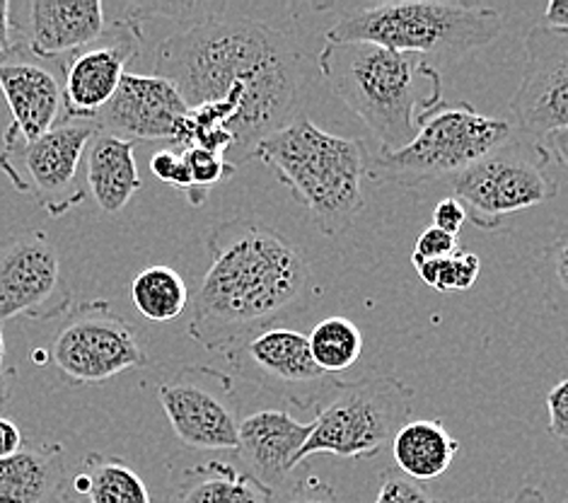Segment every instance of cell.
Instances as JSON below:
<instances>
[{"mask_svg": "<svg viewBox=\"0 0 568 503\" xmlns=\"http://www.w3.org/2000/svg\"><path fill=\"white\" fill-rule=\"evenodd\" d=\"M153 71L180 90L189 110L225 107L235 139L227 162L235 170L264 139L301 117L303 53L272 24L204 18L160 42Z\"/></svg>", "mask_w": 568, "mask_h": 503, "instance_id": "obj_1", "label": "cell"}, {"mask_svg": "<svg viewBox=\"0 0 568 503\" xmlns=\"http://www.w3.org/2000/svg\"><path fill=\"white\" fill-rule=\"evenodd\" d=\"M211 266L194 295L189 336L225 353L242 339L276 328L313 301V274L303 252L254 221H225L209 235Z\"/></svg>", "mask_w": 568, "mask_h": 503, "instance_id": "obj_2", "label": "cell"}, {"mask_svg": "<svg viewBox=\"0 0 568 503\" xmlns=\"http://www.w3.org/2000/svg\"><path fill=\"white\" fill-rule=\"evenodd\" d=\"M317 66L336 98L381 141V151L409 145L445 104L438 68L416 53L368 42H324Z\"/></svg>", "mask_w": 568, "mask_h": 503, "instance_id": "obj_3", "label": "cell"}, {"mask_svg": "<svg viewBox=\"0 0 568 503\" xmlns=\"http://www.w3.org/2000/svg\"><path fill=\"white\" fill-rule=\"evenodd\" d=\"M254 158L291 189L322 235H344L365 207L368 148L358 139L322 131L305 114L264 139Z\"/></svg>", "mask_w": 568, "mask_h": 503, "instance_id": "obj_4", "label": "cell"}, {"mask_svg": "<svg viewBox=\"0 0 568 503\" xmlns=\"http://www.w3.org/2000/svg\"><path fill=\"white\" fill-rule=\"evenodd\" d=\"M500 32L504 18L494 8L404 0L348 12L329 27L327 42H368L426 61H457L491 44Z\"/></svg>", "mask_w": 568, "mask_h": 503, "instance_id": "obj_5", "label": "cell"}, {"mask_svg": "<svg viewBox=\"0 0 568 503\" xmlns=\"http://www.w3.org/2000/svg\"><path fill=\"white\" fill-rule=\"evenodd\" d=\"M510 135L508 121L486 117L467 102H445L426 119L409 145L371 155L365 180L404 189H422L448 177L453 180L455 174L504 145Z\"/></svg>", "mask_w": 568, "mask_h": 503, "instance_id": "obj_6", "label": "cell"}, {"mask_svg": "<svg viewBox=\"0 0 568 503\" xmlns=\"http://www.w3.org/2000/svg\"><path fill=\"white\" fill-rule=\"evenodd\" d=\"M412 404L414 390L395 375H365L344 383L317 410L297 467L320 453L348 460L377 455L412 421Z\"/></svg>", "mask_w": 568, "mask_h": 503, "instance_id": "obj_7", "label": "cell"}, {"mask_svg": "<svg viewBox=\"0 0 568 503\" xmlns=\"http://www.w3.org/2000/svg\"><path fill=\"white\" fill-rule=\"evenodd\" d=\"M549 153L539 141L510 139L450 180L453 197L481 230H496L508 215L535 209L559 194L549 174Z\"/></svg>", "mask_w": 568, "mask_h": 503, "instance_id": "obj_8", "label": "cell"}, {"mask_svg": "<svg viewBox=\"0 0 568 503\" xmlns=\"http://www.w3.org/2000/svg\"><path fill=\"white\" fill-rule=\"evenodd\" d=\"M98 133V124L83 119H63L34 141L6 131L0 170L20 194L37 201L51 219H61L88 197L83 162Z\"/></svg>", "mask_w": 568, "mask_h": 503, "instance_id": "obj_9", "label": "cell"}, {"mask_svg": "<svg viewBox=\"0 0 568 503\" xmlns=\"http://www.w3.org/2000/svg\"><path fill=\"white\" fill-rule=\"evenodd\" d=\"M49 356L65 383L78 388L100 385L151 363L136 332L106 301H90L65 312Z\"/></svg>", "mask_w": 568, "mask_h": 503, "instance_id": "obj_10", "label": "cell"}, {"mask_svg": "<svg viewBox=\"0 0 568 503\" xmlns=\"http://www.w3.org/2000/svg\"><path fill=\"white\" fill-rule=\"evenodd\" d=\"M223 356L242 380L278 394L301 410H320L346 383L317 369L307 334L297 330L268 328L254 332L230 346Z\"/></svg>", "mask_w": 568, "mask_h": 503, "instance_id": "obj_11", "label": "cell"}, {"mask_svg": "<svg viewBox=\"0 0 568 503\" xmlns=\"http://www.w3.org/2000/svg\"><path fill=\"white\" fill-rule=\"evenodd\" d=\"M162 412L184 445L196 451H237L235 383L211 365H186L158 388Z\"/></svg>", "mask_w": 568, "mask_h": 503, "instance_id": "obj_12", "label": "cell"}, {"mask_svg": "<svg viewBox=\"0 0 568 503\" xmlns=\"http://www.w3.org/2000/svg\"><path fill=\"white\" fill-rule=\"evenodd\" d=\"M61 256L39 230L0 238V322H47L71 310Z\"/></svg>", "mask_w": 568, "mask_h": 503, "instance_id": "obj_13", "label": "cell"}, {"mask_svg": "<svg viewBox=\"0 0 568 503\" xmlns=\"http://www.w3.org/2000/svg\"><path fill=\"white\" fill-rule=\"evenodd\" d=\"M141 20L126 18L106 24V32L63 61V114L65 119L94 121L112 102L121 80L129 73L126 66L139 57Z\"/></svg>", "mask_w": 568, "mask_h": 503, "instance_id": "obj_14", "label": "cell"}, {"mask_svg": "<svg viewBox=\"0 0 568 503\" xmlns=\"http://www.w3.org/2000/svg\"><path fill=\"white\" fill-rule=\"evenodd\" d=\"M527 66L510 112L525 133L542 139L568 129V32L537 24L525 37Z\"/></svg>", "mask_w": 568, "mask_h": 503, "instance_id": "obj_15", "label": "cell"}, {"mask_svg": "<svg viewBox=\"0 0 568 503\" xmlns=\"http://www.w3.org/2000/svg\"><path fill=\"white\" fill-rule=\"evenodd\" d=\"M189 104L170 80L126 73L112 102L94 117L102 133L124 141H170L180 145Z\"/></svg>", "mask_w": 568, "mask_h": 503, "instance_id": "obj_16", "label": "cell"}, {"mask_svg": "<svg viewBox=\"0 0 568 503\" xmlns=\"http://www.w3.org/2000/svg\"><path fill=\"white\" fill-rule=\"evenodd\" d=\"M24 49L42 61L75 57L106 32V8L100 0H32L22 22L12 20Z\"/></svg>", "mask_w": 568, "mask_h": 503, "instance_id": "obj_17", "label": "cell"}, {"mask_svg": "<svg viewBox=\"0 0 568 503\" xmlns=\"http://www.w3.org/2000/svg\"><path fill=\"white\" fill-rule=\"evenodd\" d=\"M37 59V57H34ZM16 47L0 59V90L10 107V133L34 141L63 121V76Z\"/></svg>", "mask_w": 568, "mask_h": 503, "instance_id": "obj_18", "label": "cell"}, {"mask_svg": "<svg viewBox=\"0 0 568 503\" xmlns=\"http://www.w3.org/2000/svg\"><path fill=\"white\" fill-rule=\"evenodd\" d=\"M313 433V421H297L283 410H262L240 421L237 455L252 477L272 492L286 484Z\"/></svg>", "mask_w": 568, "mask_h": 503, "instance_id": "obj_19", "label": "cell"}, {"mask_svg": "<svg viewBox=\"0 0 568 503\" xmlns=\"http://www.w3.org/2000/svg\"><path fill=\"white\" fill-rule=\"evenodd\" d=\"M85 182L88 192L104 213L116 215L124 211L143 189L133 141L102 131L94 135L85 153Z\"/></svg>", "mask_w": 568, "mask_h": 503, "instance_id": "obj_20", "label": "cell"}, {"mask_svg": "<svg viewBox=\"0 0 568 503\" xmlns=\"http://www.w3.org/2000/svg\"><path fill=\"white\" fill-rule=\"evenodd\" d=\"M65 465L61 445L22 447L0 460V503L63 501Z\"/></svg>", "mask_w": 568, "mask_h": 503, "instance_id": "obj_21", "label": "cell"}, {"mask_svg": "<svg viewBox=\"0 0 568 503\" xmlns=\"http://www.w3.org/2000/svg\"><path fill=\"white\" fill-rule=\"evenodd\" d=\"M389 447L404 477L430 482L450 470L459 453V441L450 436L443 419H414L399 429Z\"/></svg>", "mask_w": 568, "mask_h": 503, "instance_id": "obj_22", "label": "cell"}, {"mask_svg": "<svg viewBox=\"0 0 568 503\" xmlns=\"http://www.w3.org/2000/svg\"><path fill=\"white\" fill-rule=\"evenodd\" d=\"M274 496L247 470L221 460L199 462L178 477V503H274Z\"/></svg>", "mask_w": 568, "mask_h": 503, "instance_id": "obj_23", "label": "cell"}, {"mask_svg": "<svg viewBox=\"0 0 568 503\" xmlns=\"http://www.w3.org/2000/svg\"><path fill=\"white\" fill-rule=\"evenodd\" d=\"M83 467V474L73 480V489L85 494L90 503H153L141 474L126 460L90 453Z\"/></svg>", "mask_w": 568, "mask_h": 503, "instance_id": "obj_24", "label": "cell"}, {"mask_svg": "<svg viewBox=\"0 0 568 503\" xmlns=\"http://www.w3.org/2000/svg\"><path fill=\"white\" fill-rule=\"evenodd\" d=\"M131 301L145 320L172 322L189 305L186 281L170 266H148L131 283Z\"/></svg>", "mask_w": 568, "mask_h": 503, "instance_id": "obj_25", "label": "cell"}, {"mask_svg": "<svg viewBox=\"0 0 568 503\" xmlns=\"http://www.w3.org/2000/svg\"><path fill=\"white\" fill-rule=\"evenodd\" d=\"M307 344L317 369L327 375H336L358 363L363 353V334L351 320L334 315L315 324V330L307 334Z\"/></svg>", "mask_w": 568, "mask_h": 503, "instance_id": "obj_26", "label": "cell"}, {"mask_svg": "<svg viewBox=\"0 0 568 503\" xmlns=\"http://www.w3.org/2000/svg\"><path fill=\"white\" fill-rule=\"evenodd\" d=\"M418 276L424 279L426 285L438 293H463L469 291L477 283L481 260L475 252H467L465 248L457 250L453 256H445L438 262H424L414 266Z\"/></svg>", "mask_w": 568, "mask_h": 503, "instance_id": "obj_27", "label": "cell"}, {"mask_svg": "<svg viewBox=\"0 0 568 503\" xmlns=\"http://www.w3.org/2000/svg\"><path fill=\"white\" fill-rule=\"evenodd\" d=\"M182 158L189 170V182H192L186 192V199L192 207H201L215 184H221L235 174V168L225 158L201 151V148H184Z\"/></svg>", "mask_w": 568, "mask_h": 503, "instance_id": "obj_28", "label": "cell"}, {"mask_svg": "<svg viewBox=\"0 0 568 503\" xmlns=\"http://www.w3.org/2000/svg\"><path fill=\"white\" fill-rule=\"evenodd\" d=\"M375 503H443L438 499H433L426 489L404 477V474L395 467V470H385L381 477V492H377Z\"/></svg>", "mask_w": 568, "mask_h": 503, "instance_id": "obj_29", "label": "cell"}, {"mask_svg": "<svg viewBox=\"0 0 568 503\" xmlns=\"http://www.w3.org/2000/svg\"><path fill=\"white\" fill-rule=\"evenodd\" d=\"M457 250H463V244L455 235L443 233L438 228H426L422 235H418L414 252H412V264H424V262H438L445 256H453Z\"/></svg>", "mask_w": 568, "mask_h": 503, "instance_id": "obj_30", "label": "cell"}, {"mask_svg": "<svg viewBox=\"0 0 568 503\" xmlns=\"http://www.w3.org/2000/svg\"><path fill=\"white\" fill-rule=\"evenodd\" d=\"M151 172L158 177L160 182L178 187L184 194L189 192V187H192V182H189V170H186V162L182 158V151L155 153L151 158Z\"/></svg>", "mask_w": 568, "mask_h": 503, "instance_id": "obj_31", "label": "cell"}, {"mask_svg": "<svg viewBox=\"0 0 568 503\" xmlns=\"http://www.w3.org/2000/svg\"><path fill=\"white\" fill-rule=\"evenodd\" d=\"M547 416H549V433L557 441L568 443V380L554 385L547 394Z\"/></svg>", "mask_w": 568, "mask_h": 503, "instance_id": "obj_32", "label": "cell"}, {"mask_svg": "<svg viewBox=\"0 0 568 503\" xmlns=\"http://www.w3.org/2000/svg\"><path fill=\"white\" fill-rule=\"evenodd\" d=\"M547 274L551 289L564 298L568 305V230L549 244L547 250Z\"/></svg>", "mask_w": 568, "mask_h": 503, "instance_id": "obj_33", "label": "cell"}, {"mask_svg": "<svg viewBox=\"0 0 568 503\" xmlns=\"http://www.w3.org/2000/svg\"><path fill=\"white\" fill-rule=\"evenodd\" d=\"M274 503H339L334 489L320 480H303L293 484L283 496H274Z\"/></svg>", "mask_w": 568, "mask_h": 503, "instance_id": "obj_34", "label": "cell"}, {"mask_svg": "<svg viewBox=\"0 0 568 503\" xmlns=\"http://www.w3.org/2000/svg\"><path fill=\"white\" fill-rule=\"evenodd\" d=\"M467 221V211L463 203H459L455 197H445L436 203V209H433V228L443 230V233L448 235H459V230H463Z\"/></svg>", "mask_w": 568, "mask_h": 503, "instance_id": "obj_35", "label": "cell"}, {"mask_svg": "<svg viewBox=\"0 0 568 503\" xmlns=\"http://www.w3.org/2000/svg\"><path fill=\"white\" fill-rule=\"evenodd\" d=\"M22 447H24V439H22L20 426L16 421L0 416V460L20 453Z\"/></svg>", "mask_w": 568, "mask_h": 503, "instance_id": "obj_36", "label": "cell"}, {"mask_svg": "<svg viewBox=\"0 0 568 503\" xmlns=\"http://www.w3.org/2000/svg\"><path fill=\"white\" fill-rule=\"evenodd\" d=\"M16 27H12V3L0 0V59L16 49Z\"/></svg>", "mask_w": 568, "mask_h": 503, "instance_id": "obj_37", "label": "cell"}, {"mask_svg": "<svg viewBox=\"0 0 568 503\" xmlns=\"http://www.w3.org/2000/svg\"><path fill=\"white\" fill-rule=\"evenodd\" d=\"M542 27L557 32H568V0H549L542 16Z\"/></svg>", "mask_w": 568, "mask_h": 503, "instance_id": "obj_38", "label": "cell"}, {"mask_svg": "<svg viewBox=\"0 0 568 503\" xmlns=\"http://www.w3.org/2000/svg\"><path fill=\"white\" fill-rule=\"evenodd\" d=\"M539 143L547 148L549 155H554V158L561 162V168L568 170V129L551 131V133L542 135V139H539Z\"/></svg>", "mask_w": 568, "mask_h": 503, "instance_id": "obj_39", "label": "cell"}, {"mask_svg": "<svg viewBox=\"0 0 568 503\" xmlns=\"http://www.w3.org/2000/svg\"><path fill=\"white\" fill-rule=\"evenodd\" d=\"M506 503H551L542 492H539V489H535V486H525V489H520V492L513 496L510 501H506ZM564 503H568V501H564Z\"/></svg>", "mask_w": 568, "mask_h": 503, "instance_id": "obj_40", "label": "cell"}, {"mask_svg": "<svg viewBox=\"0 0 568 503\" xmlns=\"http://www.w3.org/2000/svg\"><path fill=\"white\" fill-rule=\"evenodd\" d=\"M0 378H12V371L6 365V334H3V322H0Z\"/></svg>", "mask_w": 568, "mask_h": 503, "instance_id": "obj_41", "label": "cell"}, {"mask_svg": "<svg viewBox=\"0 0 568 503\" xmlns=\"http://www.w3.org/2000/svg\"><path fill=\"white\" fill-rule=\"evenodd\" d=\"M10 380L12 378H0V404L8 402L10 398Z\"/></svg>", "mask_w": 568, "mask_h": 503, "instance_id": "obj_42", "label": "cell"}, {"mask_svg": "<svg viewBox=\"0 0 568 503\" xmlns=\"http://www.w3.org/2000/svg\"><path fill=\"white\" fill-rule=\"evenodd\" d=\"M59 503H69V501H59Z\"/></svg>", "mask_w": 568, "mask_h": 503, "instance_id": "obj_43", "label": "cell"}]
</instances>
